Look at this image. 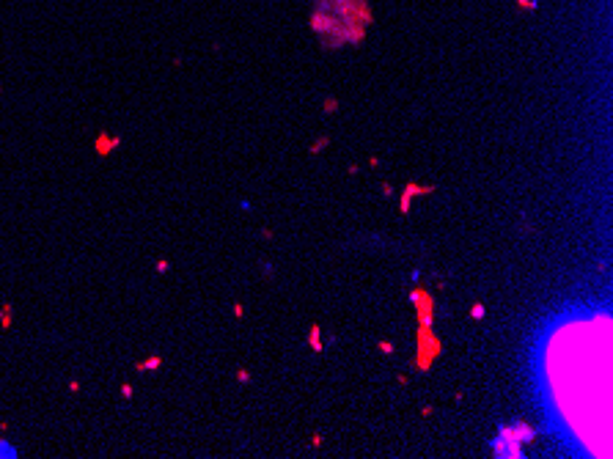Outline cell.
<instances>
[{"mask_svg":"<svg viewBox=\"0 0 613 459\" xmlns=\"http://www.w3.org/2000/svg\"><path fill=\"white\" fill-rule=\"evenodd\" d=\"M116 146H119V138H113V140H110L107 135H99V138H97V152H99V154H110Z\"/></svg>","mask_w":613,"mask_h":459,"instance_id":"cell-1","label":"cell"},{"mask_svg":"<svg viewBox=\"0 0 613 459\" xmlns=\"http://www.w3.org/2000/svg\"><path fill=\"white\" fill-rule=\"evenodd\" d=\"M157 366H160V357L154 355V357H149L146 363H138V369L140 371H149V369H157Z\"/></svg>","mask_w":613,"mask_h":459,"instance_id":"cell-2","label":"cell"},{"mask_svg":"<svg viewBox=\"0 0 613 459\" xmlns=\"http://www.w3.org/2000/svg\"><path fill=\"white\" fill-rule=\"evenodd\" d=\"M0 457H17V448H11L8 443H0Z\"/></svg>","mask_w":613,"mask_h":459,"instance_id":"cell-3","label":"cell"},{"mask_svg":"<svg viewBox=\"0 0 613 459\" xmlns=\"http://www.w3.org/2000/svg\"><path fill=\"white\" fill-rule=\"evenodd\" d=\"M0 91H3V88H0Z\"/></svg>","mask_w":613,"mask_h":459,"instance_id":"cell-4","label":"cell"}]
</instances>
